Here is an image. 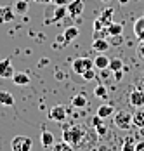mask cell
I'll return each instance as SVG.
<instances>
[{"mask_svg":"<svg viewBox=\"0 0 144 151\" xmlns=\"http://www.w3.org/2000/svg\"><path fill=\"white\" fill-rule=\"evenodd\" d=\"M84 137H85V129H84L82 125H73V127L66 129V130L63 132V141L70 142L73 148L78 146V144L82 142Z\"/></svg>","mask_w":144,"mask_h":151,"instance_id":"obj_1","label":"cell"},{"mask_svg":"<svg viewBox=\"0 0 144 151\" xmlns=\"http://www.w3.org/2000/svg\"><path fill=\"white\" fill-rule=\"evenodd\" d=\"M113 123H115L116 129H120V130H130L132 129V125H134V122H132V115H130L129 111H116L115 115H113Z\"/></svg>","mask_w":144,"mask_h":151,"instance_id":"obj_2","label":"cell"},{"mask_svg":"<svg viewBox=\"0 0 144 151\" xmlns=\"http://www.w3.org/2000/svg\"><path fill=\"white\" fill-rule=\"evenodd\" d=\"M90 68H94V59H89V58H76V59L71 63L73 73H76L78 76H82L85 71H89Z\"/></svg>","mask_w":144,"mask_h":151,"instance_id":"obj_3","label":"cell"},{"mask_svg":"<svg viewBox=\"0 0 144 151\" xmlns=\"http://www.w3.org/2000/svg\"><path fill=\"white\" fill-rule=\"evenodd\" d=\"M31 146H33V141L26 136H16L11 141L12 151H31Z\"/></svg>","mask_w":144,"mask_h":151,"instance_id":"obj_4","label":"cell"},{"mask_svg":"<svg viewBox=\"0 0 144 151\" xmlns=\"http://www.w3.org/2000/svg\"><path fill=\"white\" fill-rule=\"evenodd\" d=\"M84 0H71V2H68V5H66V14L73 17V19H76V17H80V16L84 14Z\"/></svg>","mask_w":144,"mask_h":151,"instance_id":"obj_5","label":"cell"},{"mask_svg":"<svg viewBox=\"0 0 144 151\" xmlns=\"http://www.w3.org/2000/svg\"><path fill=\"white\" fill-rule=\"evenodd\" d=\"M129 103L134 108H144V91L143 89H134L129 94Z\"/></svg>","mask_w":144,"mask_h":151,"instance_id":"obj_6","label":"cell"},{"mask_svg":"<svg viewBox=\"0 0 144 151\" xmlns=\"http://www.w3.org/2000/svg\"><path fill=\"white\" fill-rule=\"evenodd\" d=\"M66 115H68V111H66V108L64 106H54L50 111H49V120H52V122H64L66 120Z\"/></svg>","mask_w":144,"mask_h":151,"instance_id":"obj_7","label":"cell"},{"mask_svg":"<svg viewBox=\"0 0 144 151\" xmlns=\"http://www.w3.org/2000/svg\"><path fill=\"white\" fill-rule=\"evenodd\" d=\"M14 66H12V61L9 59H2L0 61V78H12L14 76Z\"/></svg>","mask_w":144,"mask_h":151,"instance_id":"obj_8","label":"cell"},{"mask_svg":"<svg viewBox=\"0 0 144 151\" xmlns=\"http://www.w3.org/2000/svg\"><path fill=\"white\" fill-rule=\"evenodd\" d=\"M16 11L11 7V5H0V23H11L14 19Z\"/></svg>","mask_w":144,"mask_h":151,"instance_id":"obj_9","label":"cell"},{"mask_svg":"<svg viewBox=\"0 0 144 151\" xmlns=\"http://www.w3.org/2000/svg\"><path fill=\"white\" fill-rule=\"evenodd\" d=\"M134 37L139 42H144V16H139L134 21Z\"/></svg>","mask_w":144,"mask_h":151,"instance_id":"obj_10","label":"cell"},{"mask_svg":"<svg viewBox=\"0 0 144 151\" xmlns=\"http://www.w3.org/2000/svg\"><path fill=\"white\" fill-rule=\"evenodd\" d=\"M109 47H111V44H109L106 38H94V40H92V50H94V52L104 54Z\"/></svg>","mask_w":144,"mask_h":151,"instance_id":"obj_11","label":"cell"},{"mask_svg":"<svg viewBox=\"0 0 144 151\" xmlns=\"http://www.w3.org/2000/svg\"><path fill=\"white\" fill-rule=\"evenodd\" d=\"M115 115V106L113 104H101L97 108V116L101 118H111Z\"/></svg>","mask_w":144,"mask_h":151,"instance_id":"obj_12","label":"cell"},{"mask_svg":"<svg viewBox=\"0 0 144 151\" xmlns=\"http://www.w3.org/2000/svg\"><path fill=\"white\" fill-rule=\"evenodd\" d=\"M40 142H42L43 148H52V146H54V142H56L54 134H52V132H49V130H43L42 136H40Z\"/></svg>","mask_w":144,"mask_h":151,"instance_id":"obj_13","label":"cell"},{"mask_svg":"<svg viewBox=\"0 0 144 151\" xmlns=\"http://www.w3.org/2000/svg\"><path fill=\"white\" fill-rule=\"evenodd\" d=\"M94 68H96V70H108V68H109V58H106L104 54L96 56V59H94Z\"/></svg>","mask_w":144,"mask_h":151,"instance_id":"obj_14","label":"cell"},{"mask_svg":"<svg viewBox=\"0 0 144 151\" xmlns=\"http://www.w3.org/2000/svg\"><path fill=\"white\" fill-rule=\"evenodd\" d=\"M89 104V99H87V96L82 92V94H76V96H73L71 97V106L73 108H85Z\"/></svg>","mask_w":144,"mask_h":151,"instance_id":"obj_15","label":"cell"},{"mask_svg":"<svg viewBox=\"0 0 144 151\" xmlns=\"http://www.w3.org/2000/svg\"><path fill=\"white\" fill-rule=\"evenodd\" d=\"M132 122L137 129H144V109L143 108H137V111L132 115Z\"/></svg>","mask_w":144,"mask_h":151,"instance_id":"obj_16","label":"cell"},{"mask_svg":"<svg viewBox=\"0 0 144 151\" xmlns=\"http://www.w3.org/2000/svg\"><path fill=\"white\" fill-rule=\"evenodd\" d=\"M12 82H14L16 85H28V83H30V75H28V73H23V71L14 73Z\"/></svg>","mask_w":144,"mask_h":151,"instance_id":"obj_17","label":"cell"},{"mask_svg":"<svg viewBox=\"0 0 144 151\" xmlns=\"http://www.w3.org/2000/svg\"><path fill=\"white\" fill-rule=\"evenodd\" d=\"M0 104L2 106H14V97L7 91H0Z\"/></svg>","mask_w":144,"mask_h":151,"instance_id":"obj_18","label":"cell"},{"mask_svg":"<svg viewBox=\"0 0 144 151\" xmlns=\"http://www.w3.org/2000/svg\"><path fill=\"white\" fill-rule=\"evenodd\" d=\"M123 33V24L122 23H111L108 26V35L109 37H116V35H122Z\"/></svg>","mask_w":144,"mask_h":151,"instance_id":"obj_19","label":"cell"},{"mask_svg":"<svg viewBox=\"0 0 144 151\" xmlns=\"http://www.w3.org/2000/svg\"><path fill=\"white\" fill-rule=\"evenodd\" d=\"M135 139L132 136H127L125 137V141H123V144H122V151H135Z\"/></svg>","mask_w":144,"mask_h":151,"instance_id":"obj_20","label":"cell"},{"mask_svg":"<svg viewBox=\"0 0 144 151\" xmlns=\"http://www.w3.org/2000/svg\"><path fill=\"white\" fill-rule=\"evenodd\" d=\"M28 7H30L28 0H17L16 5H14V11L17 14H26L28 12Z\"/></svg>","mask_w":144,"mask_h":151,"instance_id":"obj_21","label":"cell"},{"mask_svg":"<svg viewBox=\"0 0 144 151\" xmlns=\"http://www.w3.org/2000/svg\"><path fill=\"white\" fill-rule=\"evenodd\" d=\"M109 71H120V70H123V61L120 59V58H113V59H109V68H108Z\"/></svg>","mask_w":144,"mask_h":151,"instance_id":"obj_22","label":"cell"},{"mask_svg":"<svg viewBox=\"0 0 144 151\" xmlns=\"http://www.w3.org/2000/svg\"><path fill=\"white\" fill-rule=\"evenodd\" d=\"M63 35H64V38H66V42L70 44V42H73V40H75L76 37H78V28H76V26H70L68 30H66L64 33H63Z\"/></svg>","mask_w":144,"mask_h":151,"instance_id":"obj_23","label":"cell"},{"mask_svg":"<svg viewBox=\"0 0 144 151\" xmlns=\"http://www.w3.org/2000/svg\"><path fill=\"white\" fill-rule=\"evenodd\" d=\"M73 148L70 142H66V141H61V142H54V146H52V151H73Z\"/></svg>","mask_w":144,"mask_h":151,"instance_id":"obj_24","label":"cell"},{"mask_svg":"<svg viewBox=\"0 0 144 151\" xmlns=\"http://www.w3.org/2000/svg\"><path fill=\"white\" fill-rule=\"evenodd\" d=\"M94 96L99 97V99H108V91H106V87H104V85H97V87L94 89Z\"/></svg>","mask_w":144,"mask_h":151,"instance_id":"obj_25","label":"cell"},{"mask_svg":"<svg viewBox=\"0 0 144 151\" xmlns=\"http://www.w3.org/2000/svg\"><path fill=\"white\" fill-rule=\"evenodd\" d=\"M94 129H96V132H97V136H99V137H106V134H108V130H106V125H104V122H102V123H99V125H96Z\"/></svg>","mask_w":144,"mask_h":151,"instance_id":"obj_26","label":"cell"},{"mask_svg":"<svg viewBox=\"0 0 144 151\" xmlns=\"http://www.w3.org/2000/svg\"><path fill=\"white\" fill-rule=\"evenodd\" d=\"M82 76H84V80H85V82L94 80V78H96V68H90V70H89V71H85Z\"/></svg>","mask_w":144,"mask_h":151,"instance_id":"obj_27","label":"cell"},{"mask_svg":"<svg viewBox=\"0 0 144 151\" xmlns=\"http://www.w3.org/2000/svg\"><path fill=\"white\" fill-rule=\"evenodd\" d=\"M123 42V35H116V37H111V40H109V44L111 45H120Z\"/></svg>","mask_w":144,"mask_h":151,"instance_id":"obj_28","label":"cell"},{"mask_svg":"<svg viewBox=\"0 0 144 151\" xmlns=\"http://www.w3.org/2000/svg\"><path fill=\"white\" fill-rule=\"evenodd\" d=\"M137 54H139V58L144 61V42H141V45H139V49H137Z\"/></svg>","mask_w":144,"mask_h":151,"instance_id":"obj_29","label":"cell"},{"mask_svg":"<svg viewBox=\"0 0 144 151\" xmlns=\"http://www.w3.org/2000/svg\"><path fill=\"white\" fill-rule=\"evenodd\" d=\"M135 151H144V141H137L135 142Z\"/></svg>","mask_w":144,"mask_h":151,"instance_id":"obj_30","label":"cell"},{"mask_svg":"<svg viewBox=\"0 0 144 151\" xmlns=\"http://www.w3.org/2000/svg\"><path fill=\"white\" fill-rule=\"evenodd\" d=\"M54 5H68V0H52Z\"/></svg>","mask_w":144,"mask_h":151,"instance_id":"obj_31","label":"cell"},{"mask_svg":"<svg viewBox=\"0 0 144 151\" xmlns=\"http://www.w3.org/2000/svg\"><path fill=\"white\" fill-rule=\"evenodd\" d=\"M122 78H123V76H122V70H120V71H115V80L116 82H120Z\"/></svg>","mask_w":144,"mask_h":151,"instance_id":"obj_32","label":"cell"},{"mask_svg":"<svg viewBox=\"0 0 144 151\" xmlns=\"http://www.w3.org/2000/svg\"><path fill=\"white\" fill-rule=\"evenodd\" d=\"M118 2H120L122 5H125V4H129V0H118Z\"/></svg>","mask_w":144,"mask_h":151,"instance_id":"obj_33","label":"cell"},{"mask_svg":"<svg viewBox=\"0 0 144 151\" xmlns=\"http://www.w3.org/2000/svg\"><path fill=\"white\" fill-rule=\"evenodd\" d=\"M35 2H43V4H49V2H52V0H35Z\"/></svg>","mask_w":144,"mask_h":151,"instance_id":"obj_34","label":"cell"},{"mask_svg":"<svg viewBox=\"0 0 144 151\" xmlns=\"http://www.w3.org/2000/svg\"><path fill=\"white\" fill-rule=\"evenodd\" d=\"M101 2H104V4H108V2H111V0H101Z\"/></svg>","mask_w":144,"mask_h":151,"instance_id":"obj_35","label":"cell"}]
</instances>
